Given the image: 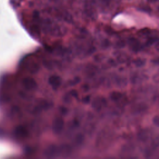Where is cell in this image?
<instances>
[{
	"instance_id": "obj_25",
	"label": "cell",
	"mask_w": 159,
	"mask_h": 159,
	"mask_svg": "<svg viewBox=\"0 0 159 159\" xmlns=\"http://www.w3.org/2000/svg\"><path fill=\"white\" fill-rule=\"evenodd\" d=\"M150 2H156V1H159V0H147Z\"/></svg>"
},
{
	"instance_id": "obj_23",
	"label": "cell",
	"mask_w": 159,
	"mask_h": 159,
	"mask_svg": "<svg viewBox=\"0 0 159 159\" xmlns=\"http://www.w3.org/2000/svg\"><path fill=\"white\" fill-rule=\"evenodd\" d=\"M154 45H155V50H156L157 51L159 52V40H158L157 42H156Z\"/></svg>"
},
{
	"instance_id": "obj_17",
	"label": "cell",
	"mask_w": 159,
	"mask_h": 159,
	"mask_svg": "<svg viewBox=\"0 0 159 159\" xmlns=\"http://www.w3.org/2000/svg\"><path fill=\"white\" fill-rule=\"evenodd\" d=\"M117 58L119 62L124 63L127 61V57L126 55H125L124 53H119V55H117Z\"/></svg>"
},
{
	"instance_id": "obj_22",
	"label": "cell",
	"mask_w": 159,
	"mask_h": 159,
	"mask_svg": "<svg viewBox=\"0 0 159 159\" xmlns=\"http://www.w3.org/2000/svg\"><path fill=\"white\" fill-rule=\"evenodd\" d=\"M152 62L154 64V65H159V57H157L153 59L152 60Z\"/></svg>"
},
{
	"instance_id": "obj_24",
	"label": "cell",
	"mask_w": 159,
	"mask_h": 159,
	"mask_svg": "<svg viewBox=\"0 0 159 159\" xmlns=\"http://www.w3.org/2000/svg\"><path fill=\"white\" fill-rule=\"evenodd\" d=\"M155 101H156L158 104H159V95L157 96L155 98Z\"/></svg>"
},
{
	"instance_id": "obj_2",
	"label": "cell",
	"mask_w": 159,
	"mask_h": 159,
	"mask_svg": "<svg viewBox=\"0 0 159 159\" xmlns=\"http://www.w3.org/2000/svg\"><path fill=\"white\" fill-rule=\"evenodd\" d=\"M107 104V100L102 97H97L94 99L92 102V106L93 107L97 110L100 111L106 107Z\"/></svg>"
},
{
	"instance_id": "obj_3",
	"label": "cell",
	"mask_w": 159,
	"mask_h": 159,
	"mask_svg": "<svg viewBox=\"0 0 159 159\" xmlns=\"http://www.w3.org/2000/svg\"><path fill=\"white\" fill-rule=\"evenodd\" d=\"M22 85L26 89L29 91L34 90L37 88V83L35 81L30 77L24 78L22 80Z\"/></svg>"
},
{
	"instance_id": "obj_7",
	"label": "cell",
	"mask_w": 159,
	"mask_h": 159,
	"mask_svg": "<svg viewBox=\"0 0 159 159\" xmlns=\"http://www.w3.org/2000/svg\"><path fill=\"white\" fill-rule=\"evenodd\" d=\"M131 109L134 114H140L145 112L148 109V106L144 102H139L133 105Z\"/></svg>"
},
{
	"instance_id": "obj_20",
	"label": "cell",
	"mask_w": 159,
	"mask_h": 159,
	"mask_svg": "<svg viewBox=\"0 0 159 159\" xmlns=\"http://www.w3.org/2000/svg\"><path fill=\"white\" fill-rule=\"evenodd\" d=\"M152 122L155 125L159 127V115L155 116L152 119Z\"/></svg>"
},
{
	"instance_id": "obj_13",
	"label": "cell",
	"mask_w": 159,
	"mask_h": 159,
	"mask_svg": "<svg viewBox=\"0 0 159 159\" xmlns=\"http://www.w3.org/2000/svg\"><path fill=\"white\" fill-rule=\"evenodd\" d=\"M63 120L61 119H57L53 124V129L56 132H59L63 127Z\"/></svg>"
},
{
	"instance_id": "obj_18",
	"label": "cell",
	"mask_w": 159,
	"mask_h": 159,
	"mask_svg": "<svg viewBox=\"0 0 159 159\" xmlns=\"http://www.w3.org/2000/svg\"><path fill=\"white\" fill-rule=\"evenodd\" d=\"M125 42L124 40H119L116 43V46L118 48H123L124 47H125Z\"/></svg>"
},
{
	"instance_id": "obj_16",
	"label": "cell",
	"mask_w": 159,
	"mask_h": 159,
	"mask_svg": "<svg viewBox=\"0 0 159 159\" xmlns=\"http://www.w3.org/2000/svg\"><path fill=\"white\" fill-rule=\"evenodd\" d=\"M159 40V38L157 37H149L147 42H146V45H154L156 42H157Z\"/></svg>"
},
{
	"instance_id": "obj_15",
	"label": "cell",
	"mask_w": 159,
	"mask_h": 159,
	"mask_svg": "<svg viewBox=\"0 0 159 159\" xmlns=\"http://www.w3.org/2000/svg\"><path fill=\"white\" fill-rule=\"evenodd\" d=\"M27 132L25 130V129H24L23 127H20L18 129H16V134L20 137H24L26 135Z\"/></svg>"
},
{
	"instance_id": "obj_21",
	"label": "cell",
	"mask_w": 159,
	"mask_h": 159,
	"mask_svg": "<svg viewBox=\"0 0 159 159\" xmlns=\"http://www.w3.org/2000/svg\"><path fill=\"white\" fill-rule=\"evenodd\" d=\"M153 80L157 83H159V71L154 76H153Z\"/></svg>"
},
{
	"instance_id": "obj_19",
	"label": "cell",
	"mask_w": 159,
	"mask_h": 159,
	"mask_svg": "<svg viewBox=\"0 0 159 159\" xmlns=\"http://www.w3.org/2000/svg\"><path fill=\"white\" fill-rule=\"evenodd\" d=\"M140 35H142V36H146V35H148L149 34H150V30L147 29H142L141 30H140L139 32Z\"/></svg>"
},
{
	"instance_id": "obj_6",
	"label": "cell",
	"mask_w": 159,
	"mask_h": 159,
	"mask_svg": "<svg viewBox=\"0 0 159 159\" xmlns=\"http://www.w3.org/2000/svg\"><path fill=\"white\" fill-rule=\"evenodd\" d=\"M128 45L131 50L137 52L141 49V44L139 40L134 37H131L128 40Z\"/></svg>"
},
{
	"instance_id": "obj_14",
	"label": "cell",
	"mask_w": 159,
	"mask_h": 159,
	"mask_svg": "<svg viewBox=\"0 0 159 159\" xmlns=\"http://www.w3.org/2000/svg\"><path fill=\"white\" fill-rule=\"evenodd\" d=\"M134 64L136 67H142L146 63V60L142 58H137L134 60Z\"/></svg>"
},
{
	"instance_id": "obj_9",
	"label": "cell",
	"mask_w": 159,
	"mask_h": 159,
	"mask_svg": "<svg viewBox=\"0 0 159 159\" xmlns=\"http://www.w3.org/2000/svg\"><path fill=\"white\" fill-rule=\"evenodd\" d=\"M144 79L145 75H143V74H140L138 73H134L130 76V78L131 83L134 84L142 83Z\"/></svg>"
},
{
	"instance_id": "obj_8",
	"label": "cell",
	"mask_w": 159,
	"mask_h": 159,
	"mask_svg": "<svg viewBox=\"0 0 159 159\" xmlns=\"http://www.w3.org/2000/svg\"><path fill=\"white\" fill-rule=\"evenodd\" d=\"M150 136H151L150 131L148 129H142L137 134L138 139L141 142L147 141L150 139Z\"/></svg>"
},
{
	"instance_id": "obj_12",
	"label": "cell",
	"mask_w": 159,
	"mask_h": 159,
	"mask_svg": "<svg viewBox=\"0 0 159 159\" xmlns=\"http://www.w3.org/2000/svg\"><path fill=\"white\" fill-rule=\"evenodd\" d=\"M114 83L117 86L124 87L127 84V79L123 76H116L114 78Z\"/></svg>"
},
{
	"instance_id": "obj_10",
	"label": "cell",
	"mask_w": 159,
	"mask_h": 159,
	"mask_svg": "<svg viewBox=\"0 0 159 159\" xmlns=\"http://www.w3.org/2000/svg\"><path fill=\"white\" fill-rule=\"evenodd\" d=\"M48 82L52 87L56 89L58 88L61 84V78L59 76H52L49 78Z\"/></svg>"
},
{
	"instance_id": "obj_5",
	"label": "cell",
	"mask_w": 159,
	"mask_h": 159,
	"mask_svg": "<svg viewBox=\"0 0 159 159\" xmlns=\"http://www.w3.org/2000/svg\"><path fill=\"white\" fill-rule=\"evenodd\" d=\"M53 13L55 14V15L58 17V18L65 20L66 22H71L72 18L71 16H70V14L69 13H68V12L63 11V10H60V9H55L53 11Z\"/></svg>"
},
{
	"instance_id": "obj_26",
	"label": "cell",
	"mask_w": 159,
	"mask_h": 159,
	"mask_svg": "<svg viewBox=\"0 0 159 159\" xmlns=\"http://www.w3.org/2000/svg\"><path fill=\"white\" fill-rule=\"evenodd\" d=\"M158 10L159 11V6H158Z\"/></svg>"
},
{
	"instance_id": "obj_11",
	"label": "cell",
	"mask_w": 159,
	"mask_h": 159,
	"mask_svg": "<svg viewBox=\"0 0 159 159\" xmlns=\"http://www.w3.org/2000/svg\"><path fill=\"white\" fill-rule=\"evenodd\" d=\"M109 98L111 101H112L114 102H120L122 101V99L123 98V94H122V93H121L120 92H119V91H112L110 94Z\"/></svg>"
},
{
	"instance_id": "obj_1",
	"label": "cell",
	"mask_w": 159,
	"mask_h": 159,
	"mask_svg": "<svg viewBox=\"0 0 159 159\" xmlns=\"http://www.w3.org/2000/svg\"><path fill=\"white\" fill-rule=\"evenodd\" d=\"M34 17H35V19L38 20L40 25L42 27V29L44 31L53 35H60L63 34L61 28L56 23H55L50 19H43L40 20L38 14H35L34 16Z\"/></svg>"
},
{
	"instance_id": "obj_4",
	"label": "cell",
	"mask_w": 159,
	"mask_h": 159,
	"mask_svg": "<svg viewBox=\"0 0 159 159\" xmlns=\"http://www.w3.org/2000/svg\"><path fill=\"white\" fill-rule=\"evenodd\" d=\"M84 9L85 12L88 17L91 19H94L96 17V12L94 8L93 4L91 1L87 0L85 2L84 5Z\"/></svg>"
}]
</instances>
